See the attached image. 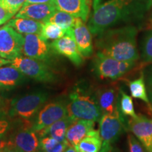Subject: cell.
<instances>
[{
    "mask_svg": "<svg viewBox=\"0 0 152 152\" xmlns=\"http://www.w3.org/2000/svg\"><path fill=\"white\" fill-rule=\"evenodd\" d=\"M93 9L87 27L97 36L116 25L141 21L152 9V0H108Z\"/></svg>",
    "mask_w": 152,
    "mask_h": 152,
    "instance_id": "obj_1",
    "label": "cell"
},
{
    "mask_svg": "<svg viewBox=\"0 0 152 152\" xmlns=\"http://www.w3.org/2000/svg\"><path fill=\"white\" fill-rule=\"evenodd\" d=\"M137 32L132 25L106 30L97 35L96 45L99 52L121 61H136L140 58Z\"/></svg>",
    "mask_w": 152,
    "mask_h": 152,
    "instance_id": "obj_2",
    "label": "cell"
},
{
    "mask_svg": "<svg viewBox=\"0 0 152 152\" xmlns=\"http://www.w3.org/2000/svg\"><path fill=\"white\" fill-rule=\"evenodd\" d=\"M70 102L66 106L67 113L74 120L98 121L102 115L97 102L89 95L76 90L69 95Z\"/></svg>",
    "mask_w": 152,
    "mask_h": 152,
    "instance_id": "obj_3",
    "label": "cell"
},
{
    "mask_svg": "<svg viewBox=\"0 0 152 152\" xmlns=\"http://www.w3.org/2000/svg\"><path fill=\"white\" fill-rule=\"evenodd\" d=\"M135 61H121L97 52L94 60L95 73L102 79L115 80L132 70Z\"/></svg>",
    "mask_w": 152,
    "mask_h": 152,
    "instance_id": "obj_4",
    "label": "cell"
},
{
    "mask_svg": "<svg viewBox=\"0 0 152 152\" xmlns=\"http://www.w3.org/2000/svg\"><path fill=\"white\" fill-rule=\"evenodd\" d=\"M11 64L25 75L38 82L52 83L56 79L50 68L41 61L20 56L11 61Z\"/></svg>",
    "mask_w": 152,
    "mask_h": 152,
    "instance_id": "obj_5",
    "label": "cell"
},
{
    "mask_svg": "<svg viewBox=\"0 0 152 152\" xmlns=\"http://www.w3.org/2000/svg\"><path fill=\"white\" fill-rule=\"evenodd\" d=\"M48 95L47 93L39 92L15 99L11 102L9 115L13 117L18 116L24 119L31 118L45 104Z\"/></svg>",
    "mask_w": 152,
    "mask_h": 152,
    "instance_id": "obj_6",
    "label": "cell"
},
{
    "mask_svg": "<svg viewBox=\"0 0 152 152\" xmlns=\"http://www.w3.org/2000/svg\"><path fill=\"white\" fill-rule=\"evenodd\" d=\"M24 37L14 28L6 25L0 28V55L5 59L12 61L21 56Z\"/></svg>",
    "mask_w": 152,
    "mask_h": 152,
    "instance_id": "obj_7",
    "label": "cell"
},
{
    "mask_svg": "<svg viewBox=\"0 0 152 152\" xmlns=\"http://www.w3.org/2000/svg\"><path fill=\"white\" fill-rule=\"evenodd\" d=\"M124 128L121 112L117 114H102L99 119V134L103 145H111Z\"/></svg>",
    "mask_w": 152,
    "mask_h": 152,
    "instance_id": "obj_8",
    "label": "cell"
},
{
    "mask_svg": "<svg viewBox=\"0 0 152 152\" xmlns=\"http://www.w3.org/2000/svg\"><path fill=\"white\" fill-rule=\"evenodd\" d=\"M67 115V109L64 104L61 102L49 103L39 111L32 128L37 132Z\"/></svg>",
    "mask_w": 152,
    "mask_h": 152,
    "instance_id": "obj_9",
    "label": "cell"
},
{
    "mask_svg": "<svg viewBox=\"0 0 152 152\" xmlns=\"http://www.w3.org/2000/svg\"><path fill=\"white\" fill-rule=\"evenodd\" d=\"M50 46L55 52L66 56L74 65L79 66L83 64V56L76 45L73 28L68 30L62 37L53 41Z\"/></svg>",
    "mask_w": 152,
    "mask_h": 152,
    "instance_id": "obj_10",
    "label": "cell"
},
{
    "mask_svg": "<svg viewBox=\"0 0 152 152\" xmlns=\"http://www.w3.org/2000/svg\"><path fill=\"white\" fill-rule=\"evenodd\" d=\"M23 54L29 58L47 61L51 56V46L39 35L28 34L24 36Z\"/></svg>",
    "mask_w": 152,
    "mask_h": 152,
    "instance_id": "obj_11",
    "label": "cell"
},
{
    "mask_svg": "<svg viewBox=\"0 0 152 152\" xmlns=\"http://www.w3.org/2000/svg\"><path fill=\"white\" fill-rule=\"evenodd\" d=\"M56 10L54 3L24 4L16 14V18L33 19L44 23L48 21Z\"/></svg>",
    "mask_w": 152,
    "mask_h": 152,
    "instance_id": "obj_12",
    "label": "cell"
},
{
    "mask_svg": "<svg viewBox=\"0 0 152 152\" xmlns=\"http://www.w3.org/2000/svg\"><path fill=\"white\" fill-rule=\"evenodd\" d=\"M130 130L142 142L147 152L152 150V120L143 115L131 118L128 122Z\"/></svg>",
    "mask_w": 152,
    "mask_h": 152,
    "instance_id": "obj_13",
    "label": "cell"
},
{
    "mask_svg": "<svg viewBox=\"0 0 152 152\" xmlns=\"http://www.w3.org/2000/svg\"><path fill=\"white\" fill-rule=\"evenodd\" d=\"M8 143L14 146L20 152H35L39 150V140L33 128L26 127L15 133Z\"/></svg>",
    "mask_w": 152,
    "mask_h": 152,
    "instance_id": "obj_14",
    "label": "cell"
},
{
    "mask_svg": "<svg viewBox=\"0 0 152 152\" xmlns=\"http://www.w3.org/2000/svg\"><path fill=\"white\" fill-rule=\"evenodd\" d=\"M73 37L80 54L89 57L93 53L92 33L80 18H76L73 27Z\"/></svg>",
    "mask_w": 152,
    "mask_h": 152,
    "instance_id": "obj_15",
    "label": "cell"
},
{
    "mask_svg": "<svg viewBox=\"0 0 152 152\" xmlns=\"http://www.w3.org/2000/svg\"><path fill=\"white\" fill-rule=\"evenodd\" d=\"M54 3L57 10L80 18L85 23L90 16L91 0H54Z\"/></svg>",
    "mask_w": 152,
    "mask_h": 152,
    "instance_id": "obj_16",
    "label": "cell"
},
{
    "mask_svg": "<svg viewBox=\"0 0 152 152\" xmlns=\"http://www.w3.org/2000/svg\"><path fill=\"white\" fill-rule=\"evenodd\" d=\"M94 121L75 120L69 125L66 133V140L70 145L75 147L89 132L94 130Z\"/></svg>",
    "mask_w": 152,
    "mask_h": 152,
    "instance_id": "obj_17",
    "label": "cell"
},
{
    "mask_svg": "<svg viewBox=\"0 0 152 152\" xmlns=\"http://www.w3.org/2000/svg\"><path fill=\"white\" fill-rule=\"evenodd\" d=\"M118 94L113 88H106L98 92L97 102L102 114H117L118 109Z\"/></svg>",
    "mask_w": 152,
    "mask_h": 152,
    "instance_id": "obj_18",
    "label": "cell"
},
{
    "mask_svg": "<svg viewBox=\"0 0 152 152\" xmlns=\"http://www.w3.org/2000/svg\"><path fill=\"white\" fill-rule=\"evenodd\" d=\"M25 75L14 66L0 68V88L11 90L23 83Z\"/></svg>",
    "mask_w": 152,
    "mask_h": 152,
    "instance_id": "obj_19",
    "label": "cell"
},
{
    "mask_svg": "<svg viewBox=\"0 0 152 152\" xmlns=\"http://www.w3.org/2000/svg\"><path fill=\"white\" fill-rule=\"evenodd\" d=\"M74 121L75 120L67 115L64 118L53 123L50 126L37 132V134L38 136H39V138L45 136H49L59 142H65L66 131L69 125Z\"/></svg>",
    "mask_w": 152,
    "mask_h": 152,
    "instance_id": "obj_20",
    "label": "cell"
},
{
    "mask_svg": "<svg viewBox=\"0 0 152 152\" xmlns=\"http://www.w3.org/2000/svg\"><path fill=\"white\" fill-rule=\"evenodd\" d=\"M9 26L13 28L15 30L20 34L28 35V34H36L40 35L43 23L37 21L30 18H15L9 21Z\"/></svg>",
    "mask_w": 152,
    "mask_h": 152,
    "instance_id": "obj_21",
    "label": "cell"
},
{
    "mask_svg": "<svg viewBox=\"0 0 152 152\" xmlns=\"http://www.w3.org/2000/svg\"><path fill=\"white\" fill-rule=\"evenodd\" d=\"M102 147V140L99 131L93 130L87 134L75 148L77 152H99Z\"/></svg>",
    "mask_w": 152,
    "mask_h": 152,
    "instance_id": "obj_22",
    "label": "cell"
},
{
    "mask_svg": "<svg viewBox=\"0 0 152 152\" xmlns=\"http://www.w3.org/2000/svg\"><path fill=\"white\" fill-rule=\"evenodd\" d=\"M127 84L128 85L131 95L133 98L143 101L150 108H152L150 105V101L147 95L143 72H142L141 75L138 78L132 81L127 80Z\"/></svg>",
    "mask_w": 152,
    "mask_h": 152,
    "instance_id": "obj_23",
    "label": "cell"
},
{
    "mask_svg": "<svg viewBox=\"0 0 152 152\" xmlns=\"http://www.w3.org/2000/svg\"><path fill=\"white\" fill-rule=\"evenodd\" d=\"M66 140L59 142L49 136H45L39 139V151L43 152H64L68 146Z\"/></svg>",
    "mask_w": 152,
    "mask_h": 152,
    "instance_id": "obj_24",
    "label": "cell"
},
{
    "mask_svg": "<svg viewBox=\"0 0 152 152\" xmlns=\"http://www.w3.org/2000/svg\"><path fill=\"white\" fill-rule=\"evenodd\" d=\"M76 17L65 11L56 10L53 15L49 18L48 21L56 24L66 31L73 28L75 23Z\"/></svg>",
    "mask_w": 152,
    "mask_h": 152,
    "instance_id": "obj_25",
    "label": "cell"
},
{
    "mask_svg": "<svg viewBox=\"0 0 152 152\" xmlns=\"http://www.w3.org/2000/svg\"><path fill=\"white\" fill-rule=\"evenodd\" d=\"M66 33V30L62 29L57 25L49 22H45L43 23L41 34L39 35L46 40H56L62 37Z\"/></svg>",
    "mask_w": 152,
    "mask_h": 152,
    "instance_id": "obj_26",
    "label": "cell"
},
{
    "mask_svg": "<svg viewBox=\"0 0 152 152\" xmlns=\"http://www.w3.org/2000/svg\"><path fill=\"white\" fill-rule=\"evenodd\" d=\"M118 102V109L122 115H128L131 118H136L137 116L134 111L132 97L125 93L122 90H120Z\"/></svg>",
    "mask_w": 152,
    "mask_h": 152,
    "instance_id": "obj_27",
    "label": "cell"
},
{
    "mask_svg": "<svg viewBox=\"0 0 152 152\" xmlns=\"http://www.w3.org/2000/svg\"><path fill=\"white\" fill-rule=\"evenodd\" d=\"M142 58L145 63H152V30L147 32L142 39Z\"/></svg>",
    "mask_w": 152,
    "mask_h": 152,
    "instance_id": "obj_28",
    "label": "cell"
},
{
    "mask_svg": "<svg viewBox=\"0 0 152 152\" xmlns=\"http://www.w3.org/2000/svg\"><path fill=\"white\" fill-rule=\"evenodd\" d=\"M26 0H0V4L7 10L16 14L26 2Z\"/></svg>",
    "mask_w": 152,
    "mask_h": 152,
    "instance_id": "obj_29",
    "label": "cell"
},
{
    "mask_svg": "<svg viewBox=\"0 0 152 152\" xmlns=\"http://www.w3.org/2000/svg\"><path fill=\"white\" fill-rule=\"evenodd\" d=\"M128 144L130 152H144L142 146L132 134L128 136Z\"/></svg>",
    "mask_w": 152,
    "mask_h": 152,
    "instance_id": "obj_30",
    "label": "cell"
},
{
    "mask_svg": "<svg viewBox=\"0 0 152 152\" xmlns=\"http://www.w3.org/2000/svg\"><path fill=\"white\" fill-rule=\"evenodd\" d=\"M9 128V123L5 120H0V151L5 146L8 144V142L6 141L5 134Z\"/></svg>",
    "mask_w": 152,
    "mask_h": 152,
    "instance_id": "obj_31",
    "label": "cell"
},
{
    "mask_svg": "<svg viewBox=\"0 0 152 152\" xmlns=\"http://www.w3.org/2000/svg\"><path fill=\"white\" fill-rule=\"evenodd\" d=\"M15 15L14 13L7 10L0 4V25L5 23Z\"/></svg>",
    "mask_w": 152,
    "mask_h": 152,
    "instance_id": "obj_32",
    "label": "cell"
},
{
    "mask_svg": "<svg viewBox=\"0 0 152 152\" xmlns=\"http://www.w3.org/2000/svg\"><path fill=\"white\" fill-rule=\"evenodd\" d=\"M0 152H20L18 149H16L14 146L11 145L9 144L7 146H5L0 151Z\"/></svg>",
    "mask_w": 152,
    "mask_h": 152,
    "instance_id": "obj_33",
    "label": "cell"
},
{
    "mask_svg": "<svg viewBox=\"0 0 152 152\" xmlns=\"http://www.w3.org/2000/svg\"><path fill=\"white\" fill-rule=\"evenodd\" d=\"M54 0H26L25 4L35 3H54Z\"/></svg>",
    "mask_w": 152,
    "mask_h": 152,
    "instance_id": "obj_34",
    "label": "cell"
},
{
    "mask_svg": "<svg viewBox=\"0 0 152 152\" xmlns=\"http://www.w3.org/2000/svg\"><path fill=\"white\" fill-rule=\"evenodd\" d=\"M111 145H103L102 144V149H100L99 152H111Z\"/></svg>",
    "mask_w": 152,
    "mask_h": 152,
    "instance_id": "obj_35",
    "label": "cell"
},
{
    "mask_svg": "<svg viewBox=\"0 0 152 152\" xmlns=\"http://www.w3.org/2000/svg\"><path fill=\"white\" fill-rule=\"evenodd\" d=\"M11 61H10V60H7V59H5V58H2V57L1 56V55H0V67L4 65H5V64H11Z\"/></svg>",
    "mask_w": 152,
    "mask_h": 152,
    "instance_id": "obj_36",
    "label": "cell"
},
{
    "mask_svg": "<svg viewBox=\"0 0 152 152\" xmlns=\"http://www.w3.org/2000/svg\"><path fill=\"white\" fill-rule=\"evenodd\" d=\"M64 152H77V151L75 148V147H73V146L68 144L67 148H66V150Z\"/></svg>",
    "mask_w": 152,
    "mask_h": 152,
    "instance_id": "obj_37",
    "label": "cell"
},
{
    "mask_svg": "<svg viewBox=\"0 0 152 152\" xmlns=\"http://www.w3.org/2000/svg\"><path fill=\"white\" fill-rule=\"evenodd\" d=\"M92 2H93V7H94L102 3V0H92Z\"/></svg>",
    "mask_w": 152,
    "mask_h": 152,
    "instance_id": "obj_38",
    "label": "cell"
},
{
    "mask_svg": "<svg viewBox=\"0 0 152 152\" xmlns=\"http://www.w3.org/2000/svg\"><path fill=\"white\" fill-rule=\"evenodd\" d=\"M150 23H151V26H152V10H151V14H150Z\"/></svg>",
    "mask_w": 152,
    "mask_h": 152,
    "instance_id": "obj_39",
    "label": "cell"
},
{
    "mask_svg": "<svg viewBox=\"0 0 152 152\" xmlns=\"http://www.w3.org/2000/svg\"><path fill=\"white\" fill-rule=\"evenodd\" d=\"M35 152H43V151H35Z\"/></svg>",
    "mask_w": 152,
    "mask_h": 152,
    "instance_id": "obj_40",
    "label": "cell"
},
{
    "mask_svg": "<svg viewBox=\"0 0 152 152\" xmlns=\"http://www.w3.org/2000/svg\"><path fill=\"white\" fill-rule=\"evenodd\" d=\"M149 152H152V150H151V151H149Z\"/></svg>",
    "mask_w": 152,
    "mask_h": 152,
    "instance_id": "obj_41",
    "label": "cell"
}]
</instances>
